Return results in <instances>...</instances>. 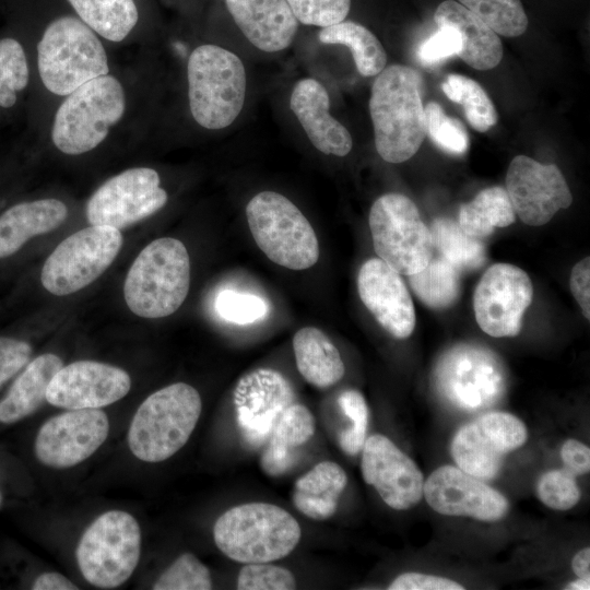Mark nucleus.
Here are the masks:
<instances>
[{
    "label": "nucleus",
    "mask_w": 590,
    "mask_h": 590,
    "mask_svg": "<svg viewBox=\"0 0 590 590\" xmlns=\"http://www.w3.org/2000/svg\"><path fill=\"white\" fill-rule=\"evenodd\" d=\"M68 216L67 205L57 199L17 203L0 216V259L14 255L35 236L59 227Z\"/></svg>",
    "instance_id": "a878e982"
},
{
    "label": "nucleus",
    "mask_w": 590,
    "mask_h": 590,
    "mask_svg": "<svg viewBox=\"0 0 590 590\" xmlns=\"http://www.w3.org/2000/svg\"><path fill=\"white\" fill-rule=\"evenodd\" d=\"M215 309L221 318L236 324L261 320L268 314L263 298L233 290H223L215 298Z\"/></svg>",
    "instance_id": "37998d69"
},
{
    "label": "nucleus",
    "mask_w": 590,
    "mask_h": 590,
    "mask_svg": "<svg viewBox=\"0 0 590 590\" xmlns=\"http://www.w3.org/2000/svg\"><path fill=\"white\" fill-rule=\"evenodd\" d=\"M426 134L442 151L461 155L469 146V137L462 123L445 114L441 106L430 102L424 108Z\"/></svg>",
    "instance_id": "ea45409f"
},
{
    "label": "nucleus",
    "mask_w": 590,
    "mask_h": 590,
    "mask_svg": "<svg viewBox=\"0 0 590 590\" xmlns=\"http://www.w3.org/2000/svg\"><path fill=\"white\" fill-rule=\"evenodd\" d=\"M461 45V35L456 28L439 26L438 31L418 46V61L425 67L437 66L451 56L458 55Z\"/></svg>",
    "instance_id": "49530a36"
},
{
    "label": "nucleus",
    "mask_w": 590,
    "mask_h": 590,
    "mask_svg": "<svg viewBox=\"0 0 590 590\" xmlns=\"http://www.w3.org/2000/svg\"><path fill=\"white\" fill-rule=\"evenodd\" d=\"M323 44H339L350 48L356 69L364 76L377 75L386 68L387 54L379 39L365 26L342 21L322 27L318 34Z\"/></svg>",
    "instance_id": "7c9ffc66"
},
{
    "label": "nucleus",
    "mask_w": 590,
    "mask_h": 590,
    "mask_svg": "<svg viewBox=\"0 0 590 590\" xmlns=\"http://www.w3.org/2000/svg\"><path fill=\"white\" fill-rule=\"evenodd\" d=\"M212 578L209 568L193 554H181L155 581L154 590H209Z\"/></svg>",
    "instance_id": "58836bf2"
},
{
    "label": "nucleus",
    "mask_w": 590,
    "mask_h": 590,
    "mask_svg": "<svg viewBox=\"0 0 590 590\" xmlns=\"http://www.w3.org/2000/svg\"><path fill=\"white\" fill-rule=\"evenodd\" d=\"M506 191L520 220L531 226L547 223L554 214L573 202L569 187L554 164H542L517 155L509 164Z\"/></svg>",
    "instance_id": "f3484780"
},
{
    "label": "nucleus",
    "mask_w": 590,
    "mask_h": 590,
    "mask_svg": "<svg viewBox=\"0 0 590 590\" xmlns=\"http://www.w3.org/2000/svg\"><path fill=\"white\" fill-rule=\"evenodd\" d=\"M358 295L378 323L397 339L409 338L415 327V310L401 278L379 258L365 261L357 276Z\"/></svg>",
    "instance_id": "4be33fe9"
},
{
    "label": "nucleus",
    "mask_w": 590,
    "mask_h": 590,
    "mask_svg": "<svg viewBox=\"0 0 590 590\" xmlns=\"http://www.w3.org/2000/svg\"><path fill=\"white\" fill-rule=\"evenodd\" d=\"M31 354L26 341L0 337V387L28 363Z\"/></svg>",
    "instance_id": "de8ad7c7"
},
{
    "label": "nucleus",
    "mask_w": 590,
    "mask_h": 590,
    "mask_svg": "<svg viewBox=\"0 0 590 590\" xmlns=\"http://www.w3.org/2000/svg\"><path fill=\"white\" fill-rule=\"evenodd\" d=\"M37 64L45 87L61 96L109 71L106 51L94 31L70 15L46 27L37 45Z\"/></svg>",
    "instance_id": "423d86ee"
},
{
    "label": "nucleus",
    "mask_w": 590,
    "mask_h": 590,
    "mask_svg": "<svg viewBox=\"0 0 590 590\" xmlns=\"http://www.w3.org/2000/svg\"><path fill=\"white\" fill-rule=\"evenodd\" d=\"M62 366L52 353L34 358L0 402V422L11 424L35 412L46 401L49 382Z\"/></svg>",
    "instance_id": "c756f323"
},
{
    "label": "nucleus",
    "mask_w": 590,
    "mask_h": 590,
    "mask_svg": "<svg viewBox=\"0 0 590 590\" xmlns=\"http://www.w3.org/2000/svg\"><path fill=\"white\" fill-rule=\"evenodd\" d=\"M434 20L437 27L450 26L460 33L462 45L457 56L467 64L482 71L499 64L503 45L498 35L461 3L453 0L441 2Z\"/></svg>",
    "instance_id": "393cba45"
},
{
    "label": "nucleus",
    "mask_w": 590,
    "mask_h": 590,
    "mask_svg": "<svg viewBox=\"0 0 590 590\" xmlns=\"http://www.w3.org/2000/svg\"><path fill=\"white\" fill-rule=\"evenodd\" d=\"M445 95L463 107L471 127L486 132L497 122V113L484 88L474 80L460 74H449L442 83Z\"/></svg>",
    "instance_id": "c9c22d12"
},
{
    "label": "nucleus",
    "mask_w": 590,
    "mask_h": 590,
    "mask_svg": "<svg viewBox=\"0 0 590 590\" xmlns=\"http://www.w3.org/2000/svg\"><path fill=\"white\" fill-rule=\"evenodd\" d=\"M298 22L326 27L344 21L351 0H286Z\"/></svg>",
    "instance_id": "a18cd8bd"
},
{
    "label": "nucleus",
    "mask_w": 590,
    "mask_h": 590,
    "mask_svg": "<svg viewBox=\"0 0 590 590\" xmlns=\"http://www.w3.org/2000/svg\"><path fill=\"white\" fill-rule=\"evenodd\" d=\"M167 199L156 170L130 168L106 180L92 194L86 217L91 225L120 231L160 211Z\"/></svg>",
    "instance_id": "4468645a"
},
{
    "label": "nucleus",
    "mask_w": 590,
    "mask_h": 590,
    "mask_svg": "<svg viewBox=\"0 0 590 590\" xmlns=\"http://www.w3.org/2000/svg\"><path fill=\"white\" fill-rule=\"evenodd\" d=\"M362 450V476L385 504L396 510H408L421 502L425 482L422 471L387 436H369Z\"/></svg>",
    "instance_id": "aec40b11"
},
{
    "label": "nucleus",
    "mask_w": 590,
    "mask_h": 590,
    "mask_svg": "<svg viewBox=\"0 0 590 590\" xmlns=\"http://www.w3.org/2000/svg\"><path fill=\"white\" fill-rule=\"evenodd\" d=\"M141 553V530L135 518L122 510L98 516L76 547V562L92 586L113 589L133 574Z\"/></svg>",
    "instance_id": "1a4fd4ad"
},
{
    "label": "nucleus",
    "mask_w": 590,
    "mask_h": 590,
    "mask_svg": "<svg viewBox=\"0 0 590 590\" xmlns=\"http://www.w3.org/2000/svg\"><path fill=\"white\" fill-rule=\"evenodd\" d=\"M199 392L176 382L150 394L138 408L128 432V445L144 462H161L179 451L201 414Z\"/></svg>",
    "instance_id": "20e7f679"
},
{
    "label": "nucleus",
    "mask_w": 590,
    "mask_h": 590,
    "mask_svg": "<svg viewBox=\"0 0 590 590\" xmlns=\"http://www.w3.org/2000/svg\"><path fill=\"white\" fill-rule=\"evenodd\" d=\"M251 235L260 250L274 263L305 270L319 259L316 233L300 210L286 197L261 191L246 206Z\"/></svg>",
    "instance_id": "6e6552de"
},
{
    "label": "nucleus",
    "mask_w": 590,
    "mask_h": 590,
    "mask_svg": "<svg viewBox=\"0 0 590 590\" xmlns=\"http://www.w3.org/2000/svg\"><path fill=\"white\" fill-rule=\"evenodd\" d=\"M390 590H462L464 587L449 578L422 573L399 575L388 587Z\"/></svg>",
    "instance_id": "09e8293b"
},
{
    "label": "nucleus",
    "mask_w": 590,
    "mask_h": 590,
    "mask_svg": "<svg viewBox=\"0 0 590 590\" xmlns=\"http://www.w3.org/2000/svg\"><path fill=\"white\" fill-rule=\"evenodd\" d=\"M290 107L318 151L335 156L351 152V133L330 115L329 95L320 82L311 78L299 80L293 87Z\"/></svg>",
    "instance_id": "5701e85b"
},
{
    "label": "nucleus",
    "mask_w": 590,
    "mask_h": 590,
    "mask_svg": "<svg viewBox=\"0 0 590 590\" xmlns=\"http://www.w3.org/2000/svg\"><path fill=\"white\" fill-rule=\"evenodd\" d=\"M190 286V259L185 245L172 237L151 241L132 262L123 296L137 316L157 319L174 314Z\"/></svg>",
    "instance_id": "7ed1b4c3"
},
{
    "label": "nucleus",
    "mask_w": 590,
    "mask_h": 590,
    "mask_svg": "<svg viewBox=\"0 0 590 590\" xmlns=\"http://www.w3.org/2000/svg\"><path fill=\"white\" fill-rule=\"evenodd\" d=\"M515 210L505 188L495 186L480 191L475 198L463 203L459 211V224L464 232L476 238L489 236L496 227L510 225Z\"/></svg>",
    "instance_id": "2f4dec72"
},
{
    "label": "nucleus",
    "mask_w": 590,
    "mask_h": 590,
    "mask_svg": "<svg viewBox=\"0 0 590 590\" xmlns=\"http://www.w3.org/2000/svg\"><path fill=\"white\" fill-rule=\"evenodd\" d=\"M528 439L526 424L507 412H487L462 425L450 445L458 468L483 481L495 479L507 455Z\"/></svg>",
    "instance_id": "ddd939ff"
},
{
    "label": "nucleus",
    "mask_w": 590,
    "mask_h": 590,
    "mask_svg": "<svg viewBox=\"0 0 590 590\" xmlns=\"http://www.w3.org/2000/svg\"><path fill=\"white\" fill-rule=\"evenodd\" d=\"M130 388L126 370L101 362L76 361L56 373L46 401L69 410L99 409L122 399Z\"/></svg>",
    "instance_id": "412c9836"
},
{
    "label": "nucleus",
    "mask_w": 590,
    "mask_h": 590,
    "mask_svg": "<svg viewBox=\"0 0 590 590\" xmlns=\"http://www.w3.org/2000/svg\"><path fill=\"white\" fill-rule=\"evenodd\" d=\"M293 351L302 377L317 388H329L345 373L341 354L318 328L305 327L293 338Z\"/></svg>",
    "instance_id": "c85d7f7f"
},
{
    "label": "nucleus",
    "mask_w": 590,
    "mask_h": 590,
    "mask_svg": "<svg viewBox=\"0 0 590 590\" xmlns=\"http://www.w3.org/2000/svg\"><path fill=\"white\" fill-rule=\"evenodd\" d=\"M533 287L529 275L509 263H496L482 275L473 296L475 319L491 337L519 334Z\"/></svg>",
    "instance_id": "2eb2a0df"
},
{
    "label": "nucleus",
    "mask_w": 590,
    "mask_h": 590,
    "mask_svg": "<svg viewBox=\"0 0 590 590\" xmlns=\"http://www.w3.org/2000/svg\"><path fill=\"white\" fill-rule=\"evenodd\" d=\"M233 401L243 442L256 449L266 444L282 413L294 403V389L280 371L258 368L239 378Z\"/></svg>",
    "instance_id": "dca6fc26"
},
{
    "label": "nucleus",
    "mask_w": 590,
    "mask_h": 590,
    "mask_svg": "<svg viewBox=\"0 0 590 590\" xmlns=\"http://www.w3.org/2000/svg\"><path fill=\"white\" fill-rule=\"evenodd\" d=\"M296 588L294 575L287 568L270 563H250L239 570V590H292Z\"/></svg>",
    "instance_id": "c03bdc74"
},
{
    "label": "nucleus",
    "mask_w": 590,
    "mask_h": 590,
    "mask_svg": "<svg viewBox=\"0 0 590 590\" xmlns=\"http://www.w3.org/2000/svg\"><path fill=\"white\" fill-rule=\"evenodd\" d=\"M560 459L564 468L575 476L589 473L590 449L583 442L569 438L560 448Z\"/></svg>",
    "instance_id": "8fccbe9b"
},
{
    "label": "nucleus",
    "mask_w": 590,
    "mask_h": 590,
    "mask_svg": "<svg viewBox=\"0 0 590 590\" xmlns=\"http://www.w3.org/2000/svg\"><path fill=\"white\" fill-rule=\"evenodd\" d=\"M187 78L193 119L210 130L232 125L246 95V71L239 57L216 45H201L190 54Z\"/></svg>",
    "instance_id": "39448f33"
},
{
    "label": "nucleus",
    "mask_w": 590,
    "mask_h": 590,
    "mask_svg": "<svg viewBox=\"0 0 590 590\" xmlns=\"http://www.w3.org/2000/svg\"><path fill=\"white\" fill-rule=\"evenodd\" d=\"M123 243L119 229L91 225L63 239L46 259L40 281L57 296L75 293L99 278Z\"/></svg>",
    "instance_id": "9b49d317"
},
{
    "label": "nucleus",
    "mask_w": 590,
    "mask_h": 590,
    "mask_svg": "<svg viewBox=\"0 0 590 590\" xmlns=\"http://www.w3.org/2000/svg\"><path fill=\"white\" fill-rule=\"evenodd\" d=\"M536 494L546 507L559 511L571 509L581 496L576 476L565 468L544 472L536 483Z\"/></svg>",
    "instance_id": "a19ab883"
},
{
    "label": "nucleus",
    "mask_w": 590,
    "mask_h": 590,
    "mask_svg": "<svg viewBox=\"0 0 590 590\" xmlns=\"http://www.w3.org/2000/svg\"><path fill=\"white\" fill-rule=\"evenodd\" d=\"M435 384L448 403L471 412L496 403L505 391L506 378L502 363L492 351L462 343L439 358Z\"/></svg>",
    "instance_id": "f8f14e48"
},
{
    "label": "nucleus",
    "mask_w": 590,
    "mask_h": 590,
    "mask_svg": "<svg viewBox=\"0 0 590 590\" xmlns=\"http://www.w3.org/2000/svg\"><path fill=\"white\" fill-rule=\"evenodd\" d=\"M346 484L347 475L341 465L322 461L296 480L292 502L304 516L326 520L337 511Z\"/></svg>",
    "instance_id": "cd10ccee"
},
{
    "label": "nucleus",
    "mask_w": 590,
    "mask_h": 590,
    "mask_svg": "<svg viewBox=\"0 0 590 590\" xmlns=\"http://www.w3.org/2000/svg\"><path fill=\"white\" fill-rule=\"evenodd\" d=\"M461 271L438 253L418 272L409 276L415 295L432 308L452 305L460 294Z\"/></svg>",
    "instance_id": "f704fd0d"
},
{
    "label": "nucleus",
    "mask_w": 590,
    "mask_h": 590,
    "mask_svg": "<svg viewBox=\"0 0 590 590\" xmlns=\"http://www.w3.org/2000/svg\"><path fill=\"white\" fill-rule=\"evenodd\" d=\"M34 590H73L78 589L67 577L59 573L39 575L32 587Z\"/></svg>",
    "instance_id": "603ef678"
},
{
    "label": "nucleus",
    "mask_w": 590,
    "mask_h": 590,
    "mask_svg": "<svg viewBox=\"0 0 590 590\" xmlns=\"http://www.w3.org/2000/svg\"><path fill=\"white\" fill-rule=\"evenodd\" d=\"M28 66L22 45L14 38L0 40V106L10 108L16 103V91L28 83Z\"/></svg>",
    "instance_id": "4c0bfd02"
},
{
    "label": "nucleus",
    "mask_w": 590,
    "mask_h": 590,
    "mask_svg": "<svg viewBox=\"0 0 590 590\" xmlns=\"http://www.w3.org/2000/svg\"><path fill=\"white\" fill-rule=\"evenodd\" d=\"M1 504H2V495L0 493V506H1Z\"/></svg>",
    "instance_id": "6e6d98bb"
},
{
    "label": "nucleus",
    "mask_w": 590,
    "mask_h": 590,
    "mask_svg": "<svg viewBox=\"0 0 590 590\" xmlns=\"http://www.w3.org/2000/svg\"><path fill=\"white\" fill-rule=\"evenodd\" d=\"M339 405L352 426L339 436L341 449L350 456L357 455L366 440L368 426V406L363 394L357 390H345L339 397Z\"/></svg>",
    "instance_id": "79ce46f5"
},
{
    "label": "nucleus",
    "mask_w": 590,
    "mask_h": 590,
    "mask_svg": "<svg viewBox=\"0 0 590 590\" xmlns=\"http://www.w3.org/2000/svg\"><path fill=\"white\" fill-rule=\"evenodd\" d=\"M302 530L280 506L248 503L229 508L214 523L213 539L228 558L243 563H270L286 557L297 546Z\"/></svg>",
    "instance_id": "f03ea898"
},
{
    "label": "nucleus",
    "mask_w": 590,
    "mask_h": 590,
    "mask_svg": "<svg viewBox=\"0 0 590 590\" xmlns=\"http://www.w3.org/2000/svg\"><path fill=\"white\" fill-rule=\"evenodd\" d=\"M565 589L569 590H589L590 589V579L579 578L569 582Z\"/></svg>",
    "instance_id": "5fc2aeb1"
},
{
    "label": "nucleus",
    "mask_w": 590,
    "mask_h": 590,
    "mask_svg": "<svg viewBox=\"0 0 590 590\" xmlns=\"http://www.w3.org/2000/svg\"><path fill=\"white\" fill-rule=\"evenodd\" d=\"M315 434V417L303 404L292 403L275 423L260 457L262 471L272 477L287 473L296 462L297 449Z\"/></svg>",
    "instance_id": "bb28decb"
},
{
    "label": "nucleus",
    "mask_w": 590,
    "mask_h": 590,
    "mask_svg": "<svg viewBox=\"0 0 590 590\" xmlns=\"http://www.w3.org/2000/svg\"><path fill=\"white\" fill-rule=\"evenodd\" d=\"M125 109L126 97L120 82L108 74L95 78L68 94L57 109L52 142L69 155L86 153L105 140Z\"/></svg>",
    "instance_id": "0eeeda50"
},
{
    "label": "nucleus",
    "mask_w": 590,
    "mask_h": 590,
    "mask_svg": "<svg viewBox=\"0 0 590 590\" xmlns=\"http://www.w3.org/2000/svg\"><path fill=\"white\" fill-rule=\"evenodd\" d=\"M496 34L505 37L522 35L528 17L520 0H459Z\"/></svg>",
    "instance_id": "e433bc0d"
},
{
    "label": "nucleus",
    "mask_w": 590,
    "mask_h": 590,
    "mask_svg": "<svg viewBox=\"0 0 590 590\" xmlns=\"http://www.w3.org/2000/svg\"><path fill=\"white\" fill-rule=\"evenodd\" d=\"M226 7L245 37L266 52L287 48L298 21L286 0H226Z\"/></svg>",
    "instance_id": "b1692460"
},
{
    "label": "nucleus",
    "mask_w": 590,
    "mask_h": 590,
    "mask_svg": "<svg viewBox=\"0 0 590 590\" xmlns=\"http://www.w3.org/2000/svg\"><path fill=\"white\" fill-rule=\"evenodd\" d=\"M423 497L440 515L484 522L499 521L509 510L500 492L457 465L436 469L424 482Z\"/></svg>",
    "instance_id": "6ab92c4d"
},
{
    "label": "nucleus",
    "mask_w": 590,
    "mask_h": 590,
    "mask_svg": "<svg viewBox=\"0 0 590 590\" xmlns=\"http://www.w3.org/2000/svg\"><path fill=\"white\" fill-rule=\"evenodd\" d=\"M574 574L579 578L590 579V548L583 547L575 554L571 560Z\"/></svg>",
    "instance_id": "864d4df0"
},
{
    "label": "nucleus",
    "mask_w": 590,
    "mask_h": 590,
    "mask_svg": "<svg viewBox=\"0 0 590 590\" xmlns=\"http://www.w3.org/2000/svg\"><path fill=\"white\" fill-rule=\"evenodd\" d=\"M589 282L590 259L587 257L574 266L569 279L570 291L587 319H590Z\"/></svg>",
    "instance_id": "3c124183"
},
{
    "label": "nucleus",
    "mask_w": 590,
    "mask_h": 590,
    "mask_svg": "<svg viewBox=\"0 0 590 590\" xmlns=\"http://www.w3.org/2000/svg\"><path fill=\"white\" fill-rule=\"evenodd\" d=\"M91 30L111 42H121L135 26L139 13L133 0H68Z\"/></svg>",
    "instance_id": "473e14b6"
},
{
    "label": "nucleus",
    "mask_w": 590,
    "mask_h": 590,
    "mask_svg": "<svg viewBox=\"0 0 590 590\" xmlns=\"http://www.w3.org/2000/svg\"><path fill=\"white\" fill-rule=\"evenodd\" d=\"M108 432V417L103 411L71 410L43 424L35 439V453L45 465L70 468L91 457Z\"/></svg>",
    "instance_id": "a211bd4d"
},
{
    "label": "nucleus",
    "mask_w": 590,
    "mask_h": 590,
    "mask_svg": "<svg viewBox=\"0 0 590 590\" xmlns=\"http://www.w3.org/2000/svg\"><path fill=\"white\" fill-rule=\"evenodd\" d=\"M368 222L377 256L398 273H416L432 259L430 231L406 196L390 192L379 197L371 205Z\"/></svg>",
    "instance_id": "9d476101"
},
{
    "label": "nucleus",
    "mask_w": 590,
    "mask_h": 590,
    "mask_svg": "<svg viewBox=\"0 0 590 590\" xmlns=\"http://www.w3.org/2000/svg\"><path fill=\"white\" fill-rule=\"evenodd\" d=\"M423 83L415 69L391 64L377 74L371 85L369 113L375 146L386 162L408 161L427 135Z\"/></svg>",
    "instance_id": "f257e3e1"
},
{
    "label": "nucleus",
    "mask_w": 590,
    "mask_h": 590,
    "mask_svg": "<svg viewBox=\"0 0 590 590\" xmlns=\"http://www.w3.org/2000/svg\"><path fill=\"white\" fill-rule=\"evenodd\" d=\"M434 251L462 271L477 270L486 261L482 239L469 235L448 217L435 219L430 225Z\"/></svg>",
    "instance_id": "72a5a7b5"
}]
</instances>
